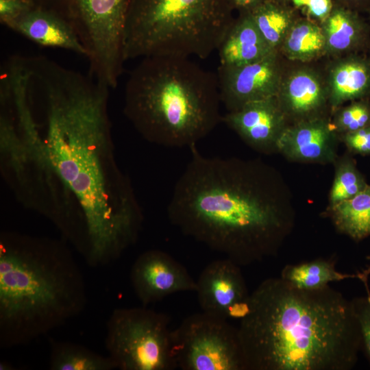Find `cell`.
<instances>
[{"instance_id":"cell-14","label":"cell","mask_w":370,"mask_h":370,"mask_svg":"<svg viewBox=\"0 0 370 370\" xmlns=\"http://www.w3.org/2000/svg\"><path fill=\"white\" fill-rule=\"evenodd\" d=\"M287 67L276 95L289 124L326 116L330 108L324 73L310 63Z\"/></svg>"},{"instance_id":"cell-33","label":"cell","mask_w":370,"mask_h":370,"mask_svg":"<svg viewBox=\"0 0 370 370\" xmlns=\"http://www.w3.org/2000/svg\"><path fill=\"white\" fill-rule=\"evenodd\" d=\"M334 1L358 12H367L370 8V0H334Z\"/></svg>"},{"instance_id":"cell-22","label":"cell","mask_w":370,"mask_h":370,"mask_svg":"<svg viewBox=\"0 0 370 370\" xmlns=\"http://www.w3.org/2000/svg\"><path fill=\"white\" fill-rule=\"evenodd\" d=\"M258 31L274 51H279L288 32L300 16L291 3L264 0L248 12Z\"/></svg>"},{"instance_id":"cell-3","label":"cell","mask_w":370,"mask_h":370,"mask_svg":"<svg viewBox=\"0 0 370 370\" xmlns=\"http://www.w3.org/2000/svg\"><path fill=\"white\" fill-rule=\"evenodd\" d=\"M238 331L245 370H349L362 349L352 300L329 285L302 289L281 277L250 294Z\"/></svg>"},{"instance_id":"cell-7","label":"cell","mask_w":370,"mask_h":370,"mask_svg":"<svg viewBox=\"0 0 370 370\" xmlns=\"http://www.w3.org/2000/svg\"><path fill=\"white\" fill-rule=\"evenodd\" d=\"M233 12L229 0H131L124 27V59H205L217 50L234 20Z\"/></svg>"},{"instance_id":"cell-24","label":"cell","mask_w":370,"mask_h":370,"mask_svg":"<svg viewBox=\"0 0 370 370\" xmlns=\"http://www.w3.org/2000/svg\"><path fill=\"white\" fill-rule=\"evenodd\" d=\"M49 367L51 370H113L116 366L111 358L102 356L82 345L49 340Z\"/></svg>"},{"instance_id":"cell-29","label":"cell","mask_w":370,"mask_h":370,"mask_svg":"<svg viewBox=\"0 0 370 370\" xmlns=\"http://www.w3.org/2000/svg\"><path fill=\"white\" fill-rule=\"evenodd\" d=\"M291 5L300 10L306 17L321 24L330 14L334 0H291Z\"/></svg>"},{"instance_id":"cell-26","label":"cell","mask_w":370,"mask_h":370,"mask_svg":"<svg viewBox=\"0 0 370 370\" xmlns=\"http://www.w3.org/2000/svg\"><path fill=\"white\" fill-rule=\"evenodd\" d=\"M367 183L358 170L356 162L345 156L338 162L329 197V206L351 199L367 186Z\"/></svg>"},{"instance_id":"cell-18","label":"cell","mask_w":370,"mask_h":370,"mask_svg":"<svg viewBox=\"0 0 370 370\" xmlns=\"http://www.w3.org/2000/svg\"><path fill=\"white\" fill-rule=\"evenodd\" d=\"M9 28L42 47L64 49L86 57L73 28L49 10L34 5Z\"/></svg>"},{"instance_id":"cell-36","label":"cell","mask_w":370,"mask_h":370,"mask_svg":"<svg viewBox=\"0 0 370 370\" xmlns=\"http://www.w3.org/2000/svg\"><path fill=\"white\" fill-rule=\"evenodd\" d=\"M278 1H283V2H286V3H291V0H278Z\"/></svg>"},{"instance_id":"cell-17","label":"cell","mask_w":370,"mask_h":370,"mask_svg":"<svg viewBox=\"0 0 370 370\" xmlns=\"http://www.w3.org/2000/svg\"><path fill=\"white\" fill-rule=\"evenodd\" d=\"M324 72L330 110L370 94V58L358 53L332 58Z\"/></svg>"},{"instance_id":"cell-20","label":"cell","mask_w":370,"mask_h":370,"mask_svg":"<svg viewBox=\"0 0 370 370\" xmlns=\"http://www.w3.org/2000/svg\"><path fill=\"white\" fill-rule=\"evenodd\" d=\"M217 50L219 66L244 65L274 51L258 31L249 12L238 13L234 18Z\"/></svg>"},{"instance_id":"cell-23","label":"cell","mask_w":370,"mask_h":370,"mask_svg":"<svg viewBox=\"0 0 370 370\" xmlns=\"http://www.w3.org/2000/svg\"><path fill=\"white\" fill-rule=\"evenodd\" d=\"M335 227L355 241L370 236V185L347 200L328 206Z\"/></svg>"},{"instance_id":"cell-11","label":"cell","mask_w":370,"mask_h":370,"mask_svg":"<svg viewBox=\"0 0 370 370\" xmlns=\"http://www.w3.org/2000/svg\"><path fill=\"white\" fill-rule=\"evenodd\" d=\"M284 59L279 51H274L244 65L219 66L217 77L220 98L227 111L275 97L286 68Z\"/></svg>"},{"instance_id":"cell-15","label":"cell","mask_w":370,"mask_h":370,"mask_svg":"<svg viewBox=\"0 0 370 370\" xmlns=\"http://www.w3.org/2000/svg\"><path fill=\"white\" fill-rule=\"evenodd\" d=\"M222 121L251 147L266 153L276 150L279 138L289 125L276 97L227 111Z\"/></svg>"},{"instance_id":"cell-5","label":"cell","mask_w":370,"mask_h":370,"mask_svg":"<svg viewBox=\"0 0 370 370\" xmlns=\"http://www.w3.org/2000/svg\"><path fill=\"white\" fill-rule=\"evenodd\" d=\"M221 103L216 75L189 58L154 56L130 73L123 113L147 141L190 147L222 121Z\"/></svg>"},{"instance_id":"cell-37","label":"cell","mask_w":370,"mask_h":370,"mask_svg":"<svg viewBox=\"0 0 370 370\" xmlns=\"http://www.w3.org/2000/svg\"><path fill=\"white\" fill-rule=\"evenodd\" d=\"M367 13H369V18H370V8H369V10H367Z\"/></svg>"},{"instance_id":"cell-25","label":"cell","mask_w":370,"mask_h":370,"mask_svg":"<svg viewBox=\"0 0 370 370\" xmlns=\"http://www.w3.org/2000/svg\"><path fill=\"white\" fill-rule=\"evenodd\" d=\"M280 277L297 288L312 290L325 287L332 282L358 278V275L341 273L336 271L334 262L319 258L286 265Z\"/></svg>"},{"instance_id":"cell-4","label":"cell","mask_w":370,"mask_h":370,"mask_svg":"<svg viewBox=\"0 0 370 370\" xmlns=\"http://www.w3.org/2000/svg\"><path fill=\"white\" fill-rule=\"evenodd\" d=\"M85 280L63 238L0 234V347L32 343L79 315Z\"/></svg>"},{"instance_id":"cell-38","label":"cell","mask_w":370,"mask_h":370,"mask_svg":"<svg viewBox=\"0 0 370 370\" xmlns=\"http://www.w3.org/2000/svg\"><path fill=\"white\" fill-rule=\"evenodd\" d=\"M369 48H370V45H369Z\"/></svg>"},{"instance_id":"cell-2","label":"cell","mask_w":370,"mask_h":370,"mask_svg":"<svg viewBox=\"0 0 370 370\" xmlns=\"http://www.w3.org/2000/svg\"><path fill=\"white\" fill-rule=\"evenodd\" d=\"M167 206L184 235L246 266L275 255L294 223L281 180L258 160L208 157L196 145Z\"/></svg>"},{"instance_id":"cell-8","label":"cell","mask_w":370,"mask_h":370,"mask_svg":"<svg viewBox=\"0 0 370 370\" xmlns=\"http://www.w3.org/2000/svg\"><path fill=\"white\" fill-rule=\"evenodd\" d=\"M53 12L74 30L86 51L88 74L114 88L125 62L123 35L131 0H31Z\"/></svg>"},{"instance_id":"cell-13","label":"cell","mask_w":370,"mask_h":370,"mask_svg":"<svg viewBox=\"0 0 370 370\" xmlns=\"http://www.w3.org/2000/svg\"><path fill=\"white\" fill-rule=\"evenodd\" d=\"M133 290L145 306L180 292L195 291L196 280L168 253L150 249L140 254L130 271Z\"/></svg>"},{"instance_id":"cell-35","label":"cell","mask_w":370,"mask_h":370,"mask_svg":"<svg viewBox=\"0 0 370 370\" xmlns=\"http://www.w3.org/2000/svg\"><path fill=\"white\" fill-rule=\"evenodd\" d=\"M14 366L6 360H1L0 362V370H13Z\"/></svg>"},{"instance_id":"cell-31","label":"cell","mask_w":370,"mask_h":370,"mask_svg":"<svg viewBox=\"0 0 370 370\" xmlns=\"http://www.w3.org/2000/svg\"><path fill=\"white\" fill-rule=\"evenodd\" d=\"M341 139L350 153L370 155V125L343 134Z\"/></svg>"},{"instance_id":"cell-16","label":"cell","mask_w":370,"mask_h":370,"mask_svg":"<svg viewBox=\"0 0 370 370\" xmlns=\"http://www.w3.org/2000/svg\"><path fill=\"white\" fill-rule=\"evenodd\" d=\"M337 134L327 116L289 124L276 144V150L299 162L328 163L336 159Z\"/></svg>"},{"instance_id":"cell-28","label":"cell","mask_w":370,"mask_h":370,"mask_svg":"<svg viewBox=\"0 0 370 370\" xmlns=\"http://www.w3.org/2000/svg\"><path fill=\"white\" fill-rule=\"evenodd\" d=\"M352 303L360 326L362 349L370 362V295L356 297Z\"/></svg>"},{"instance_id":"cell-32","label":"cell","mask_w":370,"mask_h":370,"mask_svg":"<svg viewBox=\"0 0 370 370\" xmlns=\"http://www.w3.org/2000/svg\"><path fill=\"white\" fill-rule=\"evenodd\" d=\"M264 0H229L233 10L238 13L248 12Z\"/></svg>"},{"instance_id":"cell-1","label":"cell","mask_w":370,"mask_h":370,"mask_svg":"<svg viewBox=\"0 0 370 370\" xmlns=\"http://www.w3.org/2000/svg\"><path fill=\"white\" fill-rule=\"evenodd\" d=\"M43 152L78 204L92 267L117 260L136 242L144 216L115 156L106 85L43 56L24 57Z\"/></svg>"},{"instance_id":"cell-34","label":"cell","mask_w":370,"mask_h":370,"mask_svg":"<svg viewBox=\"0 0 370 370\" xmlns=\"http://www.w3.org/2000/svg\"><path fill=\"white\" fill-rule=\"evenodd\" d=\"M366 258L369 261V264L361 272H358L357 275L358 279L362 282L365 286L367 295H370V290L368 286V278L370 275V256H367Z\"/></svg>"},{"instance_id":"cell-30","label":"cell","mask_w":370,"mask_h":370,"mask_svg":"<svg viewBox=\"0 0 370 370\" xmlns=\"http://www.w3.org/2000/svg\"><path fill=\"white\" fill-rule=\"evenodd\" d=\"M34 6L31 0H0V21L9 27Z\"/></svg>"},{"instance_id":"cell-27","label":"cell","mask_w":370,"mask_h":370,"mask_svg":"<svg viewBox=\"0 0 370 370\" xmlns=\"http://www.w3.org/2000/svg\"><path fill=\"white\" fill-rule=\"evenodd\" d=\"M333 113L331 125L341 136L370 125V101L363 98L339 107Z\"/></svg>"},{"instance_id":"cell-19","label":"cell","mask_w":370,"mask_h":370,"mask_svg":"<svg viewBox=\"0 0 370 370\" xmlns=\"http://www.w3.org/2000/svg\"><path fill=\"white\" fill-rule=\"evenodd\" d=\"M328 16L320 24L325 39L326 56L332 58L358 53L370 45V26L360 12L334 1Z\"/></svg>"},{"instance_id":"cell-21","label":"cell","mask_w":370,"mask_h":370,"mask_svg":"<svg viewBox=\"0 0 370 370\" xmlns=\"http://www.w3.org/2000/svg\"><path fill=\"white\" fill-rule=\"evenodd\" d=\"M279 51L292 62L310 63L325 56V39L321 25L299 16L286 35Z\"/></svg>"},{"instance_id":"cell-9","label":"cell","mask_w":370,"mask_h":370,"mask_svg":"<svg viewBox=\"0 0 370 370\" xmlns=\"http://www.w3.org/2000/svg\"><path fill=\"white\" fill-rule=\"evenodd\" d=\"M169 317L146 307L115 308L106 323L105 347L121 370H171Z\"/></svg>"},{"instance_id":"cell-12","label":"cell","mask_w":370,"mask_h":370,"mask_svg":"<svg viewBox=\"0 0 370 370\" xmlns=\"http://www.w3.org/2000/svg\"><path fill=\"white\" fill-rule=\"evenodd\" d=\"M202 312L228 319H242L248 312L250 294L240 266L229 258L209 263L196 280Z\"/></svg>"},{"instance_id":"cell-6","label":"cell","mask_w":370,"mask_h":370,"mask_svg":"<svg viewBox=\"0 0 370 370\" xmlns=\"http://www.w3.org/2000/svg\"><path fill=\"white\" fill-rule=\"evenodd\" d=\"M27 71L12 63L0 77V171L15 199L49 221L60 218L69 194L44 154L32 114Z\"/></svg>"},{"instance_id":"cell-10","label":"cell","mask_w":370,"mask_h":370,"mask_svg":"<svg viewBox=\"0 0 370 370\" xmlns=\"http://www.w3.org/2000/svg\"><path fill=\"white\" fill-rule=\"evenodd\" d=\"M171 352L182 370H245L238 328L204 312L171 331Z\"/></svg>"}]
</instances>
